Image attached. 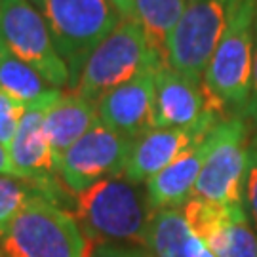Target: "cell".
<instances>
[{"label":"cell","mask_w":257,"mask_h":257,"mask_svg":"<svg viewBox=\"0 0 257 257\" xmlns=\"http://www.w3.org/2000/svg\"><path fill=\"white\" fill-rule=\"evenodd\" d=\"M74 217L92 244H138L147 246L153 217L147 191L122 177L103 179L76 194Z\"/></svg>","instance_id":"6da1fadb"},{"label":"cell","mask_w":257,"mask_h":257,"mask_svg":"<svg viewBox=\"0 0 257 257\" xmlns=\"http://www.w3.org/2000/svg\"><path fill=\"white\" fill-rule=\"evenodd\" d=\"M255 46V2L240 0L204 73L206 109L223 118L240 116L251 88Z\"/></svg>","instance_id":"7a4b0ae2"},{"label":"cell","mask_w":257,"mask_h":257,"mask_svg":"<svg viewBox=\"0 0 257 257\" xmlns=\"http://www.w3.org/2000/svg\"><path fill=\"white\" fill-rule=\"evenodd\" d=\"M6 257H92L93 244L61 206L33 196L0 238Z\"/></svg>","instance_id":"3957f363"},{"label":"cell","mask_w":257,"mask_h":257,"mask_svg":"<svg viewBox=\"0 0 257 257\" xmlns=\"http://www.w3.org/2000/svg\"><path fill=\"white\" fill-rule=\"evenodd\" d=\"M164 65H168L166 59L151 48L138 19H122L88 57L73 92L97 103L107 92L130 82L138 74Z\"/></svg>","instance_id":"277c9868"},{"label":"cell","mask_w":257,"mask_h":257,"mask_svg":"<svg viewBox=\"0 0 257 257\" xmlns=\"http://www.w3.org/2000/svg\"><path fill=\"white\" fill-rule=\"evenodd\" d=\"M44 14L54 44L69 67L73 90L88 57L122 21L109 0H29Z\"/></svg>","instance_id":"5b68a950"},{"label":"cell","mask_w":257,"mask_h":257,"mask_svg":"<svg viewBox=\"0 0 257 257\" xmlns=\"http://www.w3.org/2000/svg\"><path fill=\"white\" fill-rule=\"evenodd\" d=\"M240 0H193L168 40V67L202 82Z\"/></svg>","instance_id":"8992f818"},{"label":"cell","mask_w":257,"mask_h":257,"mask_svg":"<svg viewBox=\"0 0 257 257\" xmlns=\"http://www.w3.org/2000/svg\"><path fill=\"white\" fill-rule=\"evenodd\" d=\"M61 90L52 88L38 99L25 105V112L19 120L18 132L8 147L16 175L33 185L38 196L57 206L65 202L69 191L63 187L57 174L52 147L44 132V118L48 110L61 99Z\"/></svg>","instance_id":"52a82bcc"},{"label":"cell","mask_w":257,"mask_h":257,"mask_svg":"<svg viewBox=\"0 0 257 257\" xmlns=\"http://www.w3.org/2000/svg\"><path fill=\"white\" fill-rule=\"evenodd\" d=\"M0 38L54 88H69V67L54 44L46 19L29 0H0Z\"/></svg>","instance_id":"ba28073f"},{"label":"cell","mask_w":257,"mask_h":257,"mask_svg":"<svg viewBox=\"0 0 257 257\" xmlns=\"http://www.w3.org/2000/svg\"><path fill=\"white\" fill-rule=\"evenodd\" d=\"M248 124L240 116L219 122L210 134V151L204 160L191 198L217 204H244V174L248 162Z\"/></svg>","instance_id":"9c48e42d"},{"label":"cell","mask_w":257,"mask_h":257,"mask_svg":"<svg viewBox=\"0 0 257 257\" xmlns=\"http://www.w3.org/2000/svg\"><path fill=\"white\" fill-rule=\"evenodd\" d=\"M134 141L97 122L61 158L57 174L63 187L76 196L103 179L124 175Z\"/></svg>","instance_id":"30bf717a"},{"label":"cell","mask_w":257,"mask_h":257,"mask_svg":"<svg viewBox=\"0 0 257 257\" xmlns=\"http://www.w3.org/2000/svg\"><path fill=\"white\" fill-rule=\"evenodd\" d=\"M187 225L217 257H257V234L244 204L189 198L181 208Z\"/></svg>","instance_id":"8fae6325"},{"label":"cell","mask_w":257,"mask_h":257,"mask_svg":"<svg viewBox=\"0 0 257 257\" xmlns=\"http://www.w3.org/2000/svg\"><path fill=\"white\" fill-rule=\"evenodd\" d=\"M223 120L227 118H223L215 110H204L202 116L191 126L151 130L143 134L134 141L124 177L136 185L147 183L153 175L162 172L166 166L177 160L191 147L202 143Z\"/></svg>","instance_id":"7c38bea8"},{"label":"cell","mask_w":257,"mask_h":257,"mask_svg":"<svg viewBox=\"0 0 257 257\" xmlns=\"http://www.w3.org/2000/svg\"><path fill=\"white\" fill-rule=\"evenodd\" d=\"M158 69L138 74L130 82L110 90L97 105L99 122L130 139H138L153 126L155 112V78Z\"/></svg>","instance_id":"4fadbf2b"},{"label":"cell","mask_w":257,"mask_h":257,"mask_svg":"<svg viewBox=\"0 0 257 257\" xmlns=\"http://www.w3.org/2000/svg\"><path fill=\"white\" fill-rule=\"evenodd\" d=\"M206 109L202 82L187 78L168 65L156 71L155 78V130L185 128L200 118Z\"/></svg>","instance_id":"5bb4252c"},{"label":"cell","mask_w":257,"mask_h":257,"mask_svg":"<svg viewBox=\"0 0 257 257\" xmlns=\"http://www.w3.org/2000/svg\"><path fill=\"white\" fill-rule=\"evenodd\" d=\"M208 138L202 143L191 147L145 183L147 200L153 213L158 210H174V208L179 210L193 196L196 179L200 175L204 160L210 151Z\"/></svg>","instance_id":"9a60e30c"},{"label":"cell","mask_w":257,"mask_h":257,"mask_svg":"<svg viewBox=\"0 0 257 257\" xmlns=\"http://www.w3.org/2000/svg\"><path fill=\"white\" fill-rule=\"evenodd\" d=\"M97 122V105L74 92L63 93L61 99L48 110L44 118V132L57 168L65 153Z\"/></svg>","instance_id":"2e32d148"},{"label":"cell","mask_w":257,"mask_h":257,"mask_svg":"<svg viewBox=\"0 0 257 257\" xmlns=\"http://www.w3.org/2000/svg\"><path fill=\"white\" fill-rule=\"evenodd\" d=\"M145 249L151 257H217L187 225L181 210L153 213Z\"/></svg>","instance_id":"e0dca14e"},{"label":"cell","mask_w":257,"mask_h":257,"mask_svg":"<svg viewBox=\"0 0 257 257\" xmlns=\"http://www.w3.org/2000/svg\"><path fill=\"white\" fill-rule=\"evenodd\" d=\"M187 0H134V19H138L147 42L168 63V40L187 10Z\"/></svg>","instance_id":"ac0fdd59"},{"label":"cell","mask_w":257,"mask_h":257,"mask_svg":"<svg viewBox=\"0 0 257 257\" xmlns=\"http://www.w3.org/2000/svg\"><path fill=\"white\" fill-rule=\"evenodd\" d=\"M0 90L23 105H29L48 92L46 80L31 67L23 63L0 42Z\"/></svg>","instance_id":"d6986e66"},{"label":"cell","mask_w":257,"mask_h":257,"mask_svg":"<svg viewBox=\"0 0 257 257\" xmlns=\"http://www.w3.org/2000/svg\"><path fill=\"white\" fill-rule=\"evenodd\" d=\"M37 194L35 187L25 179L0 175V238L23 206Z\"/></svg>","instance_id":"ffe728a7"},{"label":"cell","mask_w":257,"mask_h":257,"mask_svg":"<svg viewBox=\"0 0 257 257\" xmlns=\"http://www.w3.org/2000/svg\"><path fill=\"white\" fill-rule=\"evenodd\" d=\"M25 112V105L0 90V143L8 149L18 132L19 120Z\"/></svg>","instance_id":"44dd1931"},{"label":"cell","mask_w":257,"mask_h":257,"mask_svg":"<svg viewBox=\"0 0 257 257\" xmlns=\"http://www.w3.org/2000/svg\"><path fill=\"white\" fill-rule=\"evenodd\" d=\"M244 210L249 213L257 230V149H248V162H246V174H244V194H242Z\"/></svg>","instance_id":"7402d4cb"},{"label":"cell","mask_w":257,"mask_h":257,"mask_svg":"<svg viewBox=\"0 0 257 257\" xmlns=\"http://www.w3.org/2000/svg\"><path fill=\"white\" fill-rule=\"evenodd\" d=\"M240 118L248 124V128H257V19H255V46H253V71H251V88L246 107Z\"/></svg>","instance_id":"603a6c76"},{"label":"cell","mask_w":257,"mask_h":257,"mask_svg":"<svg viewBox=\"0 0 257 257\" xmlns=\"http://www.w3.org/2000/svg\"><path fill=\"white\" fill-rule=\"evenodd\" d=\"M92 257H151L145 248H132L120 244H99L92 251Z\"/></svg>","instance_id":"cb8c5ba5"},{"label":"cell","mask_w":257,"mask_h":257,"mask_svg":"<svg viewBox=\"0 0 257 257\" xmlns=\"http://www.w3.org/2000/svg\"><path fill=\"white\" fill-rule=\"evenodd\" d=\"M0 175H10V177H18L16 175V170L12 166V160H10L8 149L0 143Z\"/></svg>","instance_id":"d4e9b609"},{"label":"cell","mask_w":257,"mask_h":257,"mask_svg":"<svg viewBox=\"0 0 257 257\" xmlns=\"http://www.w3.org/2000/svg\"><path fill=\"white\" fill-rule=\"evenodd\" d=\"M124 19L134 18V0H109Z\"/></svg>","instance_id":"484cf974"},{"label":"cell","mask_w":257,"mask_h":257,"mask_svg":"<svg viewBox=\"0 0 257 257\" xmlns=\"http://www.w3.org/2000/svg\"><path fill=\"white\" fill-rule=\"evenodd\" d=\"M0 257H6V253H4V249H2V246H0Z\"/></svg>","instance_id":"4316f807"},{"label":"cell","mask_w":257,"mask_h":257,"mask_svg":"<svg viewBox=\"0 0 257 257\" xmlns=\"http://www.w3.org/2000/svg\"><path fill=\"white\" fill-rule=\"evenodd\" d=\"M251 147H255V149H257V136H255V139H253V145H251Z\"/></svg>","instance_id":"83f0119b"},{"label":"cell","mask_w":257,"mask_h":257,"mask_svg":"<svg viewBox=\"0 0 257 257\" xmlns=\"http://www.w3.org/2000/svg\"><path fill=\"white\" fill-rule=\"evenodd\" d=\"M255 2V19H257V0H253Z\"/></svg>","instance_id":"f1b7e54d"},{"label":"cell","mask_w":257,"mask_h":257,"mask_svg":"<svg viewBox=\"0 0 257 257\" xmlns=\"http://www.w3.org/2000/svg\"><path fill=\"white\" fill-rule=\"evenodd\" d=\"M191 2H193V0H187V4H191Z\"/></svg>","instance_id":"f546056e"},{"label":"cell","mask_w":257,"mask_h":257,"mask_svg":"<svg viewBox=\"0 0 257 257\" xmlns=\"http://www.w3.org/2000/svg\"><path fill=\"white\" fill-rule=\"evenodd\" d=\"M0 42H2V38H0Z\"/></svg>","instance_id":"4dcf8cb0"}]
</instances>
